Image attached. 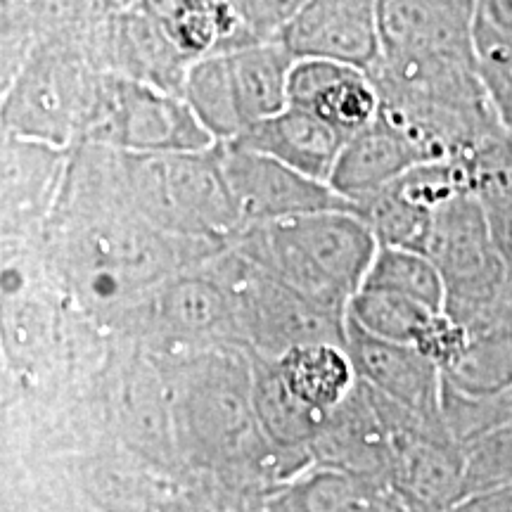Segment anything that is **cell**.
<instances>
[{"instance_id":"6da1fadb","label":"cell","mask_w":512,"mask_h":512,"mask_svg":"<svg viewBox=\"0 0 512 512\" xmlns=\"http://www.w3.org/2000/svg\"><path fill=\"white\" fill-rule=\"evenodd\" d=\"M169 401L183 453L249 496L304 470L268 444L254 415L252 351L242 347L169 349Z\"/></svg>"},{"instance_id":"7a4b0ae2","label":"cell","mask_w":512,"mask_h":512,"mask_svg":"<svg viewBox=\"0 0 512 512\" xmlns=\"http://www.w3.org/2000/svg\"><path fill=\"white\" fill-rule=\"evenodd\" d=\"M230 247L320 309L347 316L380 249L351 209L242 228Z\"/></svg>"},{"instance_id":"3957f363","label":"cell","mask_w":512,"mask_h":512,"mask_svg":"<svg viewBox=\"0 0 512 512\" xmlns=\"http://www.w3.org/2000/svg\"><path fill=\"white\" fill-rule=\"evenodd\" d=\"M107 157L117 195L162 233L216 252L240 233L216 145L164 155H133L107 147Z\"/></svg>"},{"instance_id":"277c9868","label":"cell","mask_w":512,"mask_h":512,"mask_svg":"<svg viewBox=\"0 0 512 512\" xmlns=\"http://www.w3.org/2000/svg\"><path fill=\"white\" fill-rule=\"evenodd\" d=\"M105 72L79 48L43 46L0 88V133L62 150L81 145Z\"/></svg>"},{"instance_id":"5b68a950","label":"cell","mask_w":512,"mask_h":512,"mask_svg":"<svg viewBox=\"0 0 512 512\" xmlns=\"http://www.w3.org/2000/svg\"><path fill=\"white\" fill-rule=\"evenodd\" d=\"M294 57L278 38L192 62L183 98L214 136L233 143L290 102Z\"/></svg>"},{"instance_id":"8992f818","label":"cell","mask_w":512,"mask_h":512,"mask_svg":"<svg viewBox=\"0 0 512 512\" xmlns=\"http://www.w3.org/2000/svg\"><path fill=\"white\" fill-rule=\"evenodd\" d=\"M209 264L233 292L240 332L249 351L280 358L309 344L347 347V316L320 309L230 245L211 256Z\"/></svg>"},{"instance_id":"52a82bcc","label":"cell","mask_w":512,"mask_h":512,"mask_svg":"<svg viewBox=\"0 0 512 512\" xmlns=\"http://www.w3.org/2000/svg\"><path fill=\"white\" fill-rule=\"evenodd\" d=\"M425 254L446 287L444 316L463 323L505 294V264L491 216L475 190H463L434 211Z\"/></svg>"},{"instance_id":"ba28073f","label":"cell","mask_w":512,"mask_h":512,"mask_svg":"<svg viewBox=\"0 0 512 512\" xmlns=\"http://www.w3.org/2000/svg\"><path fill=\"white\" fill-rule=\"evenodd\" d=\"M83 143L133 155H164L209 150L216 140L183 95L119 74H105Z\"/></svg>"},{"instance_id":"9c48e42d","label":"cell","mask_w":512,"mask_h":512,"mask_svg":"<svg viewBox=\"0 0 512 512\" xmlns=\"http://www.w3.org/2000/svg\"><path fill=\"white\" fill-rule=\"evenodd\" d=\"M373 399L389 437L387 482L406 512H448L463 501L465 448L444 422L406 411L377 392Z\"/></svg>"},{"instance_id":"30bf717a","label":"cell","mask_w":512,"mask_h":512,"mask_svg":"<svg viewBox=\"0 0 512 512\" xmlns=\"http://www.w3.org/2000/svg\"><path fill=\"white\" fill-rule=\"evenodd\" d=\"M119 318L166 349H247L233 292L209 261L171 275Z\"/></svg>"},{"instance_id":"8fae6325","label":"cell","mask_w":512,"mask_h":512,"mask_svg":"<svg viewBox=\"0 0 512 512\" xmlns=\"http://www.w3.org/2000/svg\"><path fill=\"white\" fill-rule=\"evenodd\" d=\"M121 8L112 0H0V88L36 48H79L105 72Z\"/></svg>"},{"instance_id":"7c38bea8","label":"cell","mask_w":512,"mask_h":512,"mask_svg":"<svg viewBox=\"0 0 512 512\" xmlns=\"http://www.w3.org/2000/svg\"><path fill=\"white\" fill-rule=\"evenodd\" d=\"M216 147L240 230L316 211L351 209V202L337 195L330 183L316 181L278 159L233 143H216Z\"/></svg>"},{"instance_id":"4fadbf2b","label":"cell","mask_w":512,"mask_h":512,"mask_svg":"<svg viewBox=\"0 0 512 512\" xmlns=\"http://www.w3.org/2000/svg\"><path fill=\"white\" fill-rule=\"evenodd\" d=\"M479 0H377L387 60H477Z\"/></svg>"},{"instance_id":"5bb4252c","label":"cell","mask_w":512,"mask_h":512,"mask_svg":"<svg viewBox=\"0 0 512 512\" xmlns=\"http://www.w3.org/2000/svg\"><path fill=\"white\" fill-rule=\"evenodd\" d=\"M275 38L294 60H332L368 74L382 60L377 0H309Z\"/></svg>"},{"instance_id":"9a60e30c","label":"cell","mask_w":512,"mask_h":512,"mask_svg":"<svg viewBox=\"0 0 512 512\" xmlns=\"http://www.w3.org/2000/svg\"><path fill=\"white\" fill-rule=\"evenodd\" d=\"M347 351L356 377L384 399L422 418L444 422V377L437 363L413 344L387 342L347 318Z\"/></svg>"},{"instance_id":"2e32d148","label":"cell","mask_w":512,"mask_h":512,"mask_svg":"<svg viewBox=\"0 0 512 512\" xmlns=\"http://www.w3.org/2000/svg\"><path fill=\"white\" fill-rule=\"evenodd\" d=\"M309 463L387 482L389 437L373 392L361 380L347 399L323 415L309 446Z\"/></svg>"},{"instance_id":"e0dca14e","label":"cell","mask_w":512,"mask_h":512,"mask_svg":"<svg viewBox=\"0 0 512 512\" xmlns=\"http://www.w3.org/2000/svg\"><path fill=\"white\" fill-rule=\"evenodd\" d=\"M247 512H406L387 482L306 465L247 498Z\"/></svg>"},{"instance_id":"ac0fdd59","label":"cell","mask_w":512,"mask_h":512,"mask_svg":"<svg viewBox=\"0 0 512 512\" xmlns=\"http://www.w3.org/2000/svg\"><path fill=\"white\" fill-rule=\"evenodd\" d=\"M460 344L441 366L444 384L465 396L512 392V304L505 297L456 323Z\"/></svg>"},{"instance_id":"d6986e66","label":"cell","mask_w":512,"mask_h":512,"mask_svg":"<svg viewBox=\"0 0 512 512\" xmlns=\"http://www.w3.org/2000/svg\"><path fill=\"white\" fill-rule=\"evenodd\" d=\"M337 128L344 138L377 117L380 98L368 72L332 60H297L290 74V102Z\"/></svg>"},{"instance_id":"ffe728a7","label":"cell","mask_w":512,"mask_h":512,"mask_svg":"<svg viewBox=\"0 0 512 512\" xmlns=\"http://www.w3.org/2000/svg\"><path fill=\"white\" fill-rule=\"evenodd\" d=\"M422 164L437 162H432L403 128L377 114L363 131L344 143L332 169L330 188L344 200L356 202L370 192L387 188L396 178Z\"/></svg>"},{"instance_id":"44dd1931","label":"cell","mask_w":512,"mask_h":512,"mask_svg":"<svg viewBox=\"0 0 512 512\" xmlns=\"http://www.w3.org/2000/svg\"><path fill=\"white\" fill-rule=\"evenodd\" d=\"M190 67V57L140 5L119 12L107 43L105 74H119L181 95Z\"/></svg>"},{"instance_id":"7402d4cb","label":"cell","mask_w":512,"mask_h":512,"mask_svg":"<svg viewBox=\"0 0 512 512\" xmlns=\"http://www.w3.org/2000/svg\"><path fill=\"white\" fill-rule=\"evenodd\" d=\"M344 143L347 138L337 128L294 105H287L283 112L259 121L238 140H233V145L278 159L325 183H330Z\"/></svg>"},{"instance_id":"603a6c76","label":"cell","mask_w":512,"mask_h":512,"mask_svg":"<svg viewBox=\"0 0 512 512\" xmlns=\"http://www.w3.org/2000/svg\"><path fill=\"white\" fill-rule=\"evenodd\" d=\"M69 155L72 150L0 133L3 202L12 223L41 219L46 228L60 197Z\"/></svg>"},{"instance_id":"cb8c5ba5","label":"cell","mask_w":512,"mask_h":512,"mask_svg":"<svg viewBox=\"0 0 512 512\" xmlns=\"http://www.w3.org/2000/svg\"><path fill=\"white\" fill-rule=\"evenodd\" d=\"M192 62L259 43L242 22L235 0H140Z\"/></svg>"},{"instance_id":"d4e9b609","label":"cell","mask_w":512,"mask_h":512,"mask_svg":"<svg viewBox=\"0 0 512 512\" xmlns=\"http://www.w3.org/2000/svg\"><path fill=\"white\" fill-rule=\"evenodd\" d=\"M252 403L254 415L268 444L292 458L309 460V446L323 415L299 401L280 375L275 358L252 351Z\"/></svg>"},{"instance_id":"484cf974","label":"cell","mask_w":512,"mask_h":512,"mask_svg":"<svg viewBox=\"0 0 512 512\" xmlns=\"http://www.w3.org/2000/svg\"><path fill=\"white\" fill-rule=\"evenodd\" d=\"M275 363L294 396L320 413L347 399L358 382L349 351L339 344L297 347L275 358Z\"/></svg>"},{"instance_id":"4316f807","label":"cell","mask_w":512,"mask_h":512,"mask_svg":"<svg viewBox=\"0 0 512 512\" xmlns=\"http://www.w3.org/2000/svg\"><path fill=\"white\" fill-rule=\"evenodd\" d=\"M441 313H434L413 299L382 290H358L349 304L347 318L370 335L420 347Z\"/></svg>"},{"instance_id":"83f0119b","label":"cell","mask_w":512,"mask_h":512,"mask_svg":"<svg viewBox=\"0 0 512 512\" xmlns=\"http://www.w3.org/2000/svg\"><path fill=\"white\" fill-rule=\"evenodd\" d=\"M363 287L401 294V297L413 299L434 313H444V280H441L439 268L425 252L380 245Z\"/></svg>"},{"instance_id":"f1b7e54d","label":"cell","mask_w":512,"mask_h":512,"mask_svg":"<svg viewBox=\"0 0 512 512\" xmlns=\"http://www.w3.org/2000/svg\"><path fill=\"white\" fill-rule=\"evenodd\" d=\"M477 67L503 128L512 133V36L477 22Z\"/></svg>"},{"instance_id":"f546056e","label":"cell","mask_w":512,"mask_h":512,"mask_svg":"<svg viewBox=\"0 0 512 512\" xmlns=\"http://www.w3.org/2000/svg\"><path fill=\"white\" fill-rule=\"evenodd\" d=\"M467 169L472 176V188L482 197L486 209L512 219V133L505 131L484 145L467 162Z\"/></svg>"},{"instance_id":"4dcf8cb0","label":"cell","mask_w":512,"mask_h":512,"mask_svg":"<svg viewBox=\"0 0 512 512\" xmlns=\"http://www.w3.org/2000/svg\"><path fill=\"white\" fill-rule=\"evenodd\" d=\"M309 0H235L242 22L256 41H271Z\"/></svg>"},{"instance_id":"1f68e13d","label":"cell","mask_w":512,"mask_h":512,"mask_svg":"<svg viewBox=\"0 0 512 512\" xmlns=\"http://www.w3.org/2000/svg\"><path fill=\"white\" fill-rule=\"evenodd\" d=\"M448 512H512V484L465 496Z\"/></svg>"},{"instance_id":"d6a6232c","label":"cell","mask_w":512,"mask_h":512,"mask_svg":"<svg viewBox=\"0 0 512 512\" xmlns=\"http://www.w3.org/2000/svg\"><path fill=\"white\" fill-rule=\"evenodd\" d=\"M489 216H491V226H494L498 249H501L503 264H505V294H508L512 304V219L491 209H489Z\"/></svg>"},{"instance_id":"836d02e7","label":"cell","mask_w":512,"mask_h":512,"mask_svg":"<svg viewBox=\"0 0 512 512\" xmlns=\"http://www.w3.org/2000/svg\"><path fill=\"white\" fill-rule=\"evenodd\" d=\"M477 22L512 36V0H479Z\"/></svg>"},{"instance_id":"e575fe53","label":"cell","mask_w":512,"mask_h":512,"mask_svg":"<svg viewBox=\"0 0 512 512\" xmlns=\"http://www.w3.org/2000/svg\"><path fill=\"white\" fill-rule=\"evenodd\" d=\"M114 5H117V8H121V10H128V8H133V5H138L140 0H112Z\"/></svg>"}]
</instances>
